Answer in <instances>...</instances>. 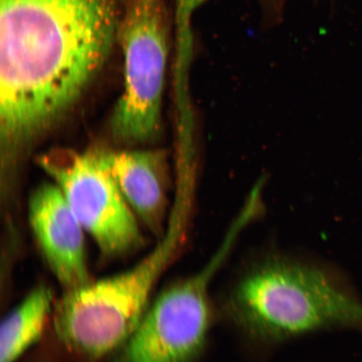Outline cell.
<instances>
[{
	"mask_svg": "<svg viewBox=\"0 0 362 362\" xmlns=\"http://www.w3.org/2000/svg\"><path fill=\"white\" fill-rule=\"evenodd\" d=\"M132 0H0V129L34 140L78 102L119 47Z\"/></svg>",
	"mask_w": 362,
	"mask_h": 362,
	"instance_id": "obj_1",
	"label": "cell"
},
{
	"mask_svg": "<svg viewBox=\"0 0 362 362\" xmlns=\"http://www.w3.org/2000/svg\"><path fill=\"white\" fill-rule=\"evenodd\" d=\"M225 311L237 329L260 342L325 329H362V302L332 275L282 257L244 273L230 289Z\"/></svg>",
	"mask_w": 362,
	"mask_h": 362,
	"instance_id": "obj_2",
	"label": "cell"
},
{
	"mask_svg": "<svg viewBox=\"0 0 362 362\" xmlns=\"http://www.w3.org/2000/svg\"><path fill=\"white\" fill-rule=\"evenodd\" d=\"M184 228L175 216L156 246L132 268L64 291L52 320L58 341L68 352L93 362L124 346L151 306L163 274L182 251Z\"/></svg>",
	"mask_w": 362,
	"mask_h": 362,
	"instance_id": "obj_3",
	"label": "cell"
},
{
	"mask_svg": "<svg viewBox=\"0 0 362 362\" xmlns=\"http://www.w3.org/2000/svg\"><path fill=\"white\" fill-rule=\"evenodd\" d=\"M168 16L165 0H132L126 12L119 37L124 90L110 123L119 141L146 143L160 133L169 56Z\"/></svg>",
	"mask_w": 362,
	"mask_h": 362,
	"instance_id": "obj_4",
	"label": "cell"
},
{
	"mask_svg": "<svg viewBox=\"0 0 362 362\" xmlns=\"http://www.w3.org/2000/svg\"><path fill=\"white\" fill-rule=\"evenodd\" d=\"M223 261L216 253L205 268L158 294L111 362H197L214 322L211 280Z\"/></svg>",
	"mask_w": 362,
	"mask_h": 362,
	"instance_id": "obj_5",
	"label": "cell"
},
{
	"mask_svg": "<svg viewBox=\"0 0 362 362\" xmlns=\"http://www.w3.org/2000/svg\"><path fill=\"white\" fill-rule=\"evenodd\" d=\"M62 189L86 233L105 259L138 252L146 243L134 211L98 153L58 149L39 158Z\"/></svg>",
	"mask_w": 362,
	"mask_h": 362,
	"instance_id": "obj_6",
	"label": "cell"
},
{
	"mask_svg": "<svg viewBox=\"0 0 362 362\" xmlns=\"http://www.w3.org/2000/svg\"><path fill=\"white\" fill-rule=\"evenodd\" d=\"M28 217L40 255L64 291L92 281L85 230L56 183L42 184L31 194Z\"/></svg>",
	"mask_w": 362,
	"mask_h": 362,
	"instance_id": "obj_7",
	"label": "cell"
},
{
	"mask_svg": "<svg viewBox=\"0 0 362 362\" xmlns=\"http://www.w3.org/2000/svg\"><path fill=\"white\" fill-rule=\"evenodd\" d=\"M117 187L151 233L160 239L165 234L166 163L160 151L99 153Z\"/></svg>",
	"mask_w": 362,
	"mask_h": 362,
	"instance_id": "obj_8",
	"label": "cell"
},
{
	"mask_svg": "<svg viewBox=\"0 0 362 362\" xmlns=\"http://www.w3.org/2000/svg\"><path fill=\"white\" fill-rule=\"evenodd\" d=\"M55 303L51 288L40 284L6 315L0 327V362H16L39 341Z\"/></svg>",
	"mask_w": 362,
	"mask_h": 362,
	"instance_id": "obj_9",
	"label": "cell"
}]
</instances>
